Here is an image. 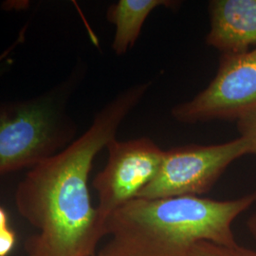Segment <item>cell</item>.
<instances>
[{"mask_svg": "<svg viewBox=\"0 0 256 256\" xmlns=\"http://www.w3.org/2000/svg\"><path fill=\"white\" fill-rule=\"evenodd\" d=\"M106 148V165L92 183L99 198L96 208L104 222L114 210L138 198L155 178L164 152L148 138H115Z\"/></svg>", "mask_w": 256, "mask_h": 256, "instance_id": "8992f818", "label": "cell"}, {"mask_svg": "<svg viewBox=\"0 0 256 256\" xmlns=\"http://www.w3.org/2000/svg\"><path fill=\"white\" fill-rule=\"evenodd\" d=\"M238 129L240 138L248 144L250 154L256 155V108L238 120Z\"/></svg>", "mask_w": 256, "mask_h": 256, "instance_id": "30bf717a", "label": "cell"}, {"mask_svg": "<svg viewBox=\"0 0 256 256\" xmlns=\"http://www.w3.org/2000/svg\"><path fill=\"white\" fill-rule=\"evenodd\" d=\"M256 203V192L236 200L202 196L135 198L106 220L110 240L99 256H189L198 242L236 244L232 223Z\"/></svg>", "mask_w": 256, "mask_h": 256, "instance_id": "7a4b0ae2", "label": "cell"}, {"mask_svg": "<svg viewBox=\"0 0 256 256\" xmlns=\"http://www.w3.org/2000/svg\"><path fill=\"white\" fill-rule=\"evenodd\" d=\"M189 256H256V250L240 246L238 243L226 246L202 241L192 248Z\"/></svg>", "mask_w": 256, "mask_h": 256, "instance_id": "9c48e42d", "label": "cell"}, {"mask_svg": "<svg viewBox=\"0 0 256 256\" xmlns=\"http://www.w3.org/2000/svg\"><path fill=\"white\" fill-rule=\"evenodd\" d=\"M16 234L14 230L7 228L0 230V256H8L16 247Z\"/></svg>", "mask_w": 256, "mask_h": 256, "instance_id": "8fae6325", "label": "cell"}, {"mask_svg": "<svg viewBox=\"0 0 256 256\" xmlns=\"http://www.w3.org/2000/svg\"><path fill=\"white\" fill-rule=\"evenodd\" d=\"M122 92L98 112L90 128L68 146L32 167L19 183L16 205L37 230L26 241V256H93L106 236L93 207L88 178L96 155L116 138L122 120L148 90Z\"/></svg>", "mask_w": 256, "mask_h": 256, "instance_id": "6da1fadb", "label": "cell"}, {"mask_svg": "<svg viewBox=\"0 0 256 256\" xmlns=\"http://www.w3.org/2000/svg\"><path fill=\"white\" fill-rule=\"evenodd\" d=\"M247 228L250 236L256 240V212L248 218L247 221Z\"/></svg>", "mask_w": 256, "mask_h": 256, "instance_id": "7c38bea8", "label": "cell"}, {"mask_svg": "<svg viewBox=\"0 0 256 256\" xmlns=\"http://www.w3.org/2000/svg\"><path fill=\"white\" fill-rule=\"evenodd\" d=\"M176 1L171 0H120L111 5L106 14L115 26L112 50L117 55L124 54L135 45L148 16L158 7L174 8Z\"/></svg>", "mask_w": 256, "mask_h": 256, "instance_id": "ba28073f", "label": "cell"}, {"mask_svg": "<svg viewBox=\"0 0 256 256\" xmlns=\"http://www.w3.org/2000/svg\"><path fill=\"white\" fill-rule=\"evenodd\" d=\"M9 228V216L6 210L0 206V230Z\"/></svg>", "mask_w": 256, "mask_h": 256, "instance_id": "4fadbf2b", "label": "cell"}, {"mask_svg": "<svg viewBox=\"0 0 256 256\" xmlns=\"http://www.w3.org/2000/svg\"><path fill=\"white\" fill-rule=\"evenodd\" d=\"M210 28L206 44L222 54L256 48V0H214L209 4Z\"/></svg>", "mask_w": 256, "mask_h": 256, "instance_id": "52a82bcc", "label": "cell"}, {"mask_svg": "<svg viewBox=\"0 0 256 256\" xmlns=\"http://www.w3.org/2000/svg\"><path fill=\"white\" fill-rule=\"evenodd\" d=\"M250 154L242 138L214 146L191 144L164 152L155 178L138 198L200 196L210 192L234 160Z\"/></svg>", "mask_w": 256, "mask_h": 256, "instance_id": "277c9868", "label": "cell"}, {"mask_svg": "<svg viewBox=\"0 0 256 256\" xmlns=\"http://www.w3.org/2000/svg\"><path fill=\"white\" fill-rule=\"evenodd\" d=\"M256 108V48L222 54L216 75L191 101L176 106L174 120L196 124L214 120H238Z\"/></svg>", "mask_w": 256, "mask_h": 256, "instance_id": "5b68a950", "label": "cell"}, {"mask_svg": "<svg viewBox=\"0 0 256 256\" xmlns=\"http://www.w3.org/2000/svg\"><path fill=\"white\" fill-rule=\"evenodd\" d=\"M98 256V254H95V256Z\"/></svg>", "mask_w": 256, "mask_h": 256, "instance_id": "5bb4252c", "label": "cell"}, {"mask_svg": "<svg viewBox=\"0 0 256 256\" xmlns=\"http://www.w3.org/2000/svg\"><path fill=\"white\" fill-rule=\"evenodd\" d=\"M70 90L66 81L32 98L0 102V176L32 168L72 142Z\"/></svg>", "mask_w": 256, "mask_h": 256, "instance_id": "3957f363", "label": "cell"}]
</instances>
